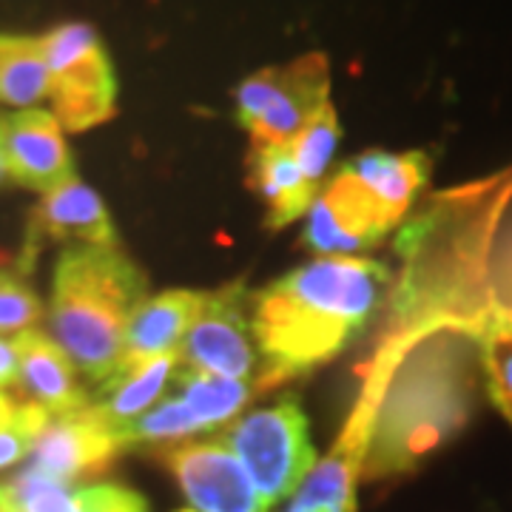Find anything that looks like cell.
I'll use <instances>...</instances> for the list:
<instances>
[{"instance_id":"18","label":"cell","mask_w":512,"mask_h":512,"mask_svg":"<svg viewBox=\"0 0 512 512\" xmlns=\"http://www.w3.org/2000/svg\"><path fill=\"white\" fill-rule=\"evenodd\" d=\"M348 168L356 180L379 200L384 211L396 222H402L416 194L427 185L430 177V157L424 151H367L350 160Z\"/></svg>"},{"instance_id":"20","label":"cell","mask_w":512,"mask_h":512,"mask_svg":"<svg viewBox=\"0 0 512 512\" xmlns=\"http://www.w3.org/2000/svg\"><path fill=\"white\" fill-rule=\"evenodd\" d=\"M52 77L40 37L0 35V103L32 109L49 97Z\"/></svg>"},{"instance_id":"8","label":"cell","mask_w":512,"mask_h":512,"mask_svg":"<svg viewBox=\"0 0 512 512\" xmlns=\"http://www.w3.org/2000/svg\"><path fill=\"white\" fill-rule=\"evenodd\" d=\"M160 461L185 495L177 512H268L251 476L220 439L168 444Z\"/></svg>"},{"instance_id":"2","label":"cell","mask_w":512,"mask_h":512,"mask_svg":"<svg viewBox=\"0 0 512 512\" xmlns=\"http://www.w3.org/2000/svg\"><path fill=\"white\" fill-rule=\"evenodd\" d=\"M478 370L473 330L439 328L413 339L376 404L362 481L407 473L450 439L476 404Z\"/></svg>"},{"instance_id":"19","label":"cell","mask_w":512,"mask_h":512,"mask_svg":"<svg viewBox=\"0 0 512 512\" xmlns=\"http://www.w3.org/2000/svg\"><path fill=\"white\" fill-rule=\"evenodd\" d=\"M177 365H180V353H168L143 365L126 367L114 373L106 384H100V393L92 404L117 433H123L140 416H146L151 404L163 396L168 382L174 379Z\"/></svg>"},{"instance_id":"17","label":"cell","mask_w":512,"mask_h":512,"mask_svg":"<svg viewBox=\"0 0 512 512\" xmlns=\"http://www.w3.org/2000/svg\"><path fill=\"white\" fill-rule=\"evenodd\" d=\"M251 185L268 205L271 228H285L305 217L319 194V185H313L293 160L291 146L251 148Z\"/></svg>"},{"instance_id":"22","label":"cell","mask_w":512,"mask_h":512,"mask_svg":"<svg viewBox=\"0 0 512 512\" xmlns=\"http://www.w3.org/2000/svg\"><path fill=\"white\" fill-rule=\"evenodd\" d=\"M478 350L487 390L512 424V308L495 305L484 328L478 330Z\"/></svg>"},{"instance_id":"24","label":"cell","mask_w":512,"mask_h":512,"mask_svg":"<svg viewBox=\"0 0 512 512\" xmlns=\"http://www.w3.org/2000/svg\"><path fill=\"white\" fill-rule=\"evenodd\" d=\"M339 134H342L339 131V117H336V111L328 103L291 143L293 160H296V165L302 168V174L313 185H319V180L325 177V171L330 168L333 151H336V143H339Z\"/></svg>"},{"instance_id":"4","label":"cell","mask_w":512,"mask_h":512,"mask_svg":"<svg viewBox=\"0 0 512 512\" xmlns=\"http://www.w3.org/2000/svg\"><path fill=\"white\" fill-rule=\"evenodd\" d=\"M220 441L245 467L268 510L291 498L316 467L308 416L291 396L237 419Z\"/></svg>"},{"instance_id":"13","label":"cell","mask_w":512,"mask_h":512,"mask_svg":"<svg viewBox=\"0 0 512 512\" xmlns=\"http://www.w3.org/2000/svg\"><path fill=\"white\" fill-rule=\"evenodd\" d=\"M12 348L18 353V384L26 402L43 407L49 416L77 413L92 404L77 382V367L52 336L26 330L12 339Z\"/></svg>"},{"instance_id":"6","label":"cell","mask_w":512,"mask_h":512,"mask_svg":"<svg viewBox=\"0 0 512 512\" xmlns=\"http://www.w3.org/2000/svg\"><path fill=\"white\" fill-rule=\"evenodd\" d=\"M396 353L382 350L376 359V373L367 379L365 393L350 416L342 441L330 450L322 461H316L313 473L305 484L291 495L288 507L282 512H356V484L362 481V461H365L367 439L376 404L382 399L384 384L390 370L396 367Z\"/></svg>"},{"instance_id":"25","label":"cell","mask_w":512,"mask_h":512,"mask_svg":"<svg viewBox=\"0 0 512 512\" xmlns=\"http://www.w3.org/2000/svg\"><path fill=\"white\" fill-rule=\"evenodd\" d=\"M43 316L37 293L15 274H0V333L35 330Z\"/></svg>"},{"instance_id":"27","label":"cell","mask_w":512,"mask_h":512,"mask_svg":"<svg viewBox=\"0 0 512 512\" xmlns=\"http://www.w3.org/2000/svg\"><path fill=\"white\" fill-rule=\"evenodd\" d=\"M490 291L498 308H512V222L495 234L490 251Z\"/></svg>"},{"instance_id":"5","label":"cell","mask_w":512,"mask_h":512,"mask_svg":"<svg viewBox=\"0 0 512 512\" xmlns=\"http://www.w3.org/2000/svg\"><path fill=\"white\" fill-rule=\"evenodd\" d=\"M60 128L86 131L114 117L117 83L100 37L86 23H63L40 37Z\"/></svg>"},{"instance_id":"26","label":"cell","mask_w":512,"mask_h":512,"mask_svg":"<svg viewBox=\"0 0 512 512\" xmlns=\"http://www.w3.org/2000/svg\"><path fill=\"white\" fill-rule=\"evenodd\" d=\"M49 419H52V416H49L43 407H37V404L23 399V413H20V419L15 421L12 427L0 430V470L15 467V464H20L26 456H32L37 436L43 433V427H46V421Z\"/></svg>"},{"instance_id":"21","label":"cell","mask_w":512,"mask_h":512,"mask_svg":"<svg viewBox=\"0 0 512 512\" xmlns=\"http://www.w3.org/2000/svg\"><path fill=\"white\" fill-rule=\"evenodd\" d=\"M174 396H180L191 413L202 421V427H217L225 421H234L242 413V407L251 402L256 387L248 382H234V379H222L200 370H188L177 365L174 373Z\"/></svg>"},{"instance_id":"23","label":"cell","mask_w":512,"mask_h":512,"mask_svg":"<svg viewBox=\"0 0 512 512\" xmlns=\"http://www.w3.org/2000/svg\"><path fill=\"white\" fill-rule=\"evenodd\" d=\"M205 430L202 421L191 413V407L180 396H165L157 407H151L146 416L134 421L120 433L123 447L131 444H180L188 436Z\"/></svg>"},{"instance_id":"14","label":"cell","mask_w":512,"mask_h":512,"mask_svg":"<svg viewBox=\"0 0 512 512\" xmlns=\"http://www.w3.org/2000/svg\"><path fill=\"white\" fill-rule=\"evenodd\" d=\"M0 495L9 512H148L146 498L120 484L72 487L32 467L0 484Z\"/></svg>"},{"instance_id":"28","label":"cell","mask_w":512,"mask_h":512,"mask_svg":"<svg viewBox=\"0 0 512 512\" xmlns=\"http://www.w3.org/2000/svg\"><path fill=\"white\" fill-rule=\"evenodd\" d=\"M18 384V353L12 348V342L0 339V390Z\"/></svg>"},{"instance_id":"12","label":"cell","mask_w":512,"mask_h":512,"mask_svg":"<svg viewBox=\"0 0 512 512\" xmlns=\"http://www.w3.org/2000/svg\"><path fill=\"white\" fill-rule=\"evenodd\" d=\"M330 72L325 55H305L296 63L276 66L271 103L248 128L251 148L291 146L319 111L328 106Z\"/></svg>"},{"instance_id":"7","label":"cell","mask_w":512,"mask_h":512,"mask_svg":"<svg viewBox=\"0 0 512 512\" xmlns=\"http://www.w3.org/2000/svg\"><path fill=\"white\" fill-rule=\"evenodd\" d=\"M242 285L202 293V308L180 345V367L245 382L256 370V342Z\"/></svg>"},{"instance_id":"11","label":"cell","mask_w":512,"mask_h":512,"mask_svg":"<svg viewBox=\"0 0 512 512\" xmlns=\"http://www.w3.org/2000/svg\"><path fill=\"white\" fill-rule=\"evenodd\" d=\"M0 154L12 180L32 191H52L74 177L72 151L52 111L23 109L0 114Z\"/></svg>"},{"instance_id":"3","label":"cell","mask_w":512,"mask_h":512,"mask_svg":"<svg viewBox=\"0 0 512 512\" xmlns=\"http://www.w3.org/2000/svg\"><path fill=\"white\" fill-rule=\"evenodd\" d=\"M148 299L146 274L117 248L74 245L57 259L49 325L52 339L92 382L123 367L131 316Z\"/></svg>"},{"instance_id":"9","label":"cell","mask_w":512,"mask_h":512,"mask_svg":"<svg viewBox=\"0 0 512 512\" xmlns=\"http://www.w3.org/2000/svg\"><path fill=\"white\" fill-rule=\"evenodd\" d=\"M393 225L399 222L345 165L330 177L325 188H319L308 211L302 245L311 248L313 254L350 256L376 245Z\"/></svg>"},{"instance_id":"15","label":"cell","mask_w":512,"mask_h":512,"mask_svg":"<svg viewBox=\"0 0 512 512\" xmlns=\"http://www.w3.org/2000/svg\"><path fill=\"white\" fill-rule=\"evenodd\" d=\"M77 242L86 248H114V225L97 191L77 174L43 194L32 214V239Z\"/></svg>"},{"instance_id":"1","label":"cell","mask_w":512,"mask_h":512,"mask_svg":"<svg viewBox=\"0 0 512 512\" xmlns=\"http://www.w3.org/2000/svg\"><path fill=\"white\" fill-rule=\"evenodd\" d=\"M390 271L365 256H319L251 293V330L262 367L256 390L333 359L379 311Z\"/></svg>"},{"instance_id":"29","label":"cell","mask_w":512,"mask_h":512,"mask_svg":"<svg viewBox=\"0 0 512 512\" xmlns=\"http://www.w3.org/2000/svg\"><path fill=\"white\" fill-rule=\"evenodd\" d=\"M20 413H23V399L18 402V399H12L9 393L0 390V430L12 427L20 419Z\"/></svg>"},{"instance_id":"30","label":"cell","mask_w":512,"mask_h":512,"mask_svg":"<svg viewBox=\"0 0 512 512\" xmlns=\"http://www.w3.org/2000/svg\"><path fill=\"white\" fill-rule=\"evenodd\" d=\"M9 180H12V174H9V165H6L3 154H0V185L9 183Z\"/></svg>"},{"instance_id":"10","label":"cell","mask_w":512,"mask_h":512,"mask_svg":"<svg viewBox=\"0 0 512 512\" xmlns=\"http://www.w3.org/2000/svg\"><path fill=\"white\" fill-rule=\"evenodd\" d=\"M123 450L120 433L89 404L77 413L52 416L32 450V470L72 484L74 478L106 470L111 458Z\"/></svg>"},{"instance_id":"16","label":"cell","mask_w":512,"mask_h":512,"mask_svg":"<svg viewBox=\"0 0 512 512\" xmlns=\"http://www.w3.org/2000/svg\"><path fill=\"white\" fill-rule=\"evenodd\" d=\"M200 308V291H165L148 296L137 308V313L131 316L120 370L160 359L168 353H180V345L185 342Z\"/></svg>"}]
</instances>
